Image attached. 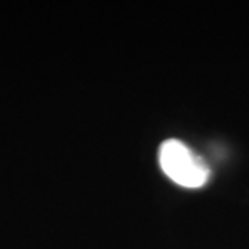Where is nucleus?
<instances>
[{
    "label": "nucleus",
    "instance_id": "obj_1",
    "mask_svg": "<svg viewBox=\"0 0 249 249\" xmlns=\"http://www.w3.org/2000/svg\"><path fill=\"white\" fill-rule=\"evenodd\" d=\"M160 165L172 181L187 188L202 187L211 176L205 160L178 139L166 140L160 145Z\"/></svg>",
    "mask_w": 249,
    "mask_h": 249
}]
</instances>
